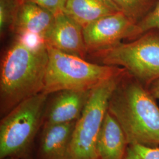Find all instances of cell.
<instances>
[{
    "label": "cell",
    "mask_w": 159,
    "mask_h": 159,
    "mask_svg": "<svg viewBox=\"0 0 159 159\" xmlns=\"http://www.w3.org/2000/svg\"><path fill=\"white\" fill-rule=\"evenodd\" d=\"M148 87L127 72L123 74L108 102L129 144L159 146V107Z\"/></svg>",
    "instance_id": "obj_1"
},
{
    "label": "cell",
    "mask_w": 159,
    "mask_h": 159,
    "mask_svg": "<svg viewBox=\"0 0 159 159\" xmlns=\"http://www.w3.org/2000/svg\"><path fill=\"white\" fill-rule=\"evenodd\" d=\"M48 54L47 46L29 47L16 40L3 56L0 69V116L43 92Z\"/></svg>",
    "instance_id": "obj_2"
},
{
    "label": "cell",
    "mask_w": 159,
    "mask_h": 159,
    "mask_svg": "<svg viewBox=\"0 0 159 159\" xmlns=\"http://www.w3.org/2000/svg\"><path fill=\"white\" fill-rule=\"evenodd\" d=\"M49 95L38 93L1 118L0 159H33Z\"/></svg>",
    "instance_id": "obj_3"
},
{
    "label": "cell",
    "mask_w": 159,
    "mask_h": 159,
    "mask_svg": "<svg viewBox=\"0 0 159 159\" xmlns=\"http://www.w3.org/2000/svg\"><path fill=\"white\" fill-rule=\"evenodd\" d=\"M47 48L48 61L43 92L47 94L64 90H90L125 71L116 66L90 63L51 47Z\"/></svg>",
    "instance_id": "obj_4"
},
{
    "label": "cell",
    "mask_w": 159,
    "mask_h": 159,
    "mask_svg": "<svg viewBox=\"0 0 159 159\" xmlns=\"http://www.w3.org/2000/svg\"><path fill=\"white\" fill-rule=\"evenodd\" d=\"M94 56L102 64L125 69L148 87L159 80V31H148Z\"/></svg>",
    "instance_id": "obj_5"
},
{
    "label": "cell",
    "mask_w": 159,
    "mask_h": 159,
    "mask_svg": "<svg viewBox=\"0 0 159 159\" xmlns=\"http://www.w3.org/2000/svg\"><path fill=\"white\" fill-rule=\"evenodd\" d=\"M125 71L91 90L83 111L75 122L66 159H97V141L108 111L109 100Z\"/></svg>",
    "instance_id": "obj_6"
},
{
    "label": "cell",
    "mask_w": 159,
    "mask_h": 159,
    "mask_svg": "<svg viewBox=\"0 0 159 159\" xmlns=\"http://www.w3.org/2000/svg\"><path fill=\"white\" fill-rule=\"evenodd\" d=\"M87 53L96 55L142 35L140 28L125 15L117 12L102 17L83 29Z\"/></svg>",
    "instance_id": "obj_7"
},
{
    "label": "cell",
    "mask_w": 159,
    "mask_h": 159,
    "mask_svg": "<svg viewBox=\"0 0 159 159\" xmlns=\"http://www.w3.org/2000/svg\"><path fill=\"white\" fill-rule=\"evenodd\" d=\"M92 90V89H91ZM90 90H64L52 93L46 104L42 127L75 122L88 101Z\"/></svg>",
    "instance_id": "obj_8"
},
{
    "label": "cell",
    "mask_w": 159,
    "mask_h": 159,
    "mask_svg": "<svg viewBox=\"0 0 159 159\" xmlns=\"http://www.w3.org/2000/svg\"><path fill=\"white\" fill-rule=\"evenodd\" d=\"M44 40L46 46L69 54L83 58L87 54L83 28L64 12L55 16Z\"/></svg>",
    "instance_id": "obj_9"
},
{
    "label": "cell",
    "mask_w": 159,
    "mask_h": 159,
    "mask_svg": "<svg viewBox=\"0 0 159 159\" xmlns=\"http://www.w3.org/2000/svg\"><path fill=\"white\" fill-rule=\"evenodd\" d=\"M75 122L42 127L33 159H66Z\"/></svg>",
    "instance_id": "obj_10"
},
{
    "label": "cell",
    "mask_w": 159,
    "mask_h": 159,
    "mask_svg": "<svg viewBox=\"0 0 159 159\" xmlns=\"http://www.w3.org/2000/svg\"><path fill=\"white\" fill-rule=\"evenodd\" d=\"M55 16L46 9L28 0H20L13 32L17 35H45L54 20Z\"/></svg>",
    "instance_id": "obj_11"
},
{
    "label": "cell",
    "mask_w": 159,
    "mask_h": 159,
    "mask_svg": "<svg viewBox=\"0 0 159 159\" xmlns=\"http://www.w3.org/2000/svg\"><path fill=\"white\" fill-rule=\"evenodd\" d=\"M129 145L121 127L107 111L97 141V158L125 159Z\"/></svg>",
    "instance_id": "obj_12"
},
{
    "label": "cell",
    "mask_w": 159,
    "mask_h": 159,
    "mask_svg": "<svg viewBox=\"0 0 159 159\" xmlns=\"http://www.w3.org/2000/svg\"><path fill=\"white\" fill-rule=\"evenodd\" d=\"M117 12L109 0H67L64 11L83 29L102 17Z\"/></svg>",
    "instance_id": "obj_13"
},
{
    "label": "cell",
    "mask_w": 159,
    "mask_h": 159,
    "mask_svg": "<svg viewBox=\"0 0 159 159\" xmlns=\"http://www.w3.org/2000/svg\"><path fill=\"white\" fill-rule=\"evenodd\" d=\"M118 11L139 24L150 11L157 0H109Z\"/></svg>",
    "instance_id": "obj_14"
},
{
    "label": "cell",
    "mask_w": 159,
    "mask_h": 159,
    "mask_svg": "<svg viewBox=\"0 0 159 159\" xmlns=\"http://www.w3.org/2000/svg\"><path fill=\"white\" fill-rule=\"evenodd\" d=\"M20 0H0V34L13 31Z\"/></svg>",
    "instance_id": "obj_15"
},
{
    "label": "cell",
    "mask_w": 159,
    "mask_h": 159,
    "mask_svg": "<svg viewBox=\"0 0 159 159\" xmlns=\"http://www.w3.org/2000/svg\"><path fill=\"white\" fill-rule=\"evenodd\" d=\"M125 159H159V148L138 144H129Z\"/></svg>",
    "instance_id": "obj_16"
},
{
    "label": "cell",
    "mask_w": 159,
    "mask_h": 159,
    "mask_svg": "<svg viewBox=\"0 0 159 159\" xmlns=\"http://www.w3.org/2000/svg\"><path fill=\"white\" fill-rule=\"evenodd\" d=\"M138 25L142 34L151 30L159 31V0Z\"/></svg>",
    "instance_id": "obj_17"
},
{
    "label": "cell",
    "mask_w": 159,
    "mask_h": 159,
    "mask_svg": "<svg viewBox=\"0 0 159 159\" xmlns=\"http://www.w3.org/2000/svg\"><path fill=\"white\" fill-rule=\"evenodd\" d=\"M40 6L54 16L64 12L67 0H28Z\"/></svg>",
    "instance_id": "obj_18"
},
{
    "label": "cell",
    "mask_w": 159,
    "mask_h": 159,
    "mask_svg": "<svg viewBox=\"0 0 159 159\" xmlns=\"http://www.w3.org/2000/svg\"><path fill=\"white\" fill-rule=\"evenodd\" d=\"M148 89L156 99L159 100V80L148 86Z\"/></svg>",
    "instance_id": "obj_19"
},
{
    "label": "cell",
    "mask_w": 159,
    "mask_h": 159,
    "mask_svg": "<svg viewBox=\"0 0 159 159\" xmlns=\"http://www.w3.org/2000/svg\"><path fill=\"white\" fill-rule=\"evenodd\" d=\"M12 159V158H10V157H7V158H4V159Z\"/></svg>",
    "instance_id": "obj_20"
}]
</instances>
